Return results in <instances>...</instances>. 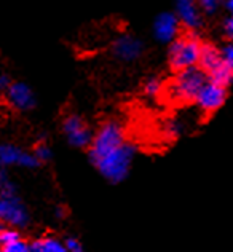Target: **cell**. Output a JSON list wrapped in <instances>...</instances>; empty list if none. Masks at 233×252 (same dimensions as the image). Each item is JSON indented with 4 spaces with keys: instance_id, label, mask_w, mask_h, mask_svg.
<instances>
[{
    "instance_id": "2e32d148",
    "label": "cell",
    "mask_w": 233,
    "mask_h": 252,
    "mask_svg": "<svg viewBox=\"0 0 233 252\" xmlns=\"http://www.w3.org/2000/svg\"><path fill=\"white\" fill-rule=\"evenodd\" d=\"M32 152H34V155H35L37 160L40 161V164L48 163V161L51 160V155H53L50 144L46 142L45 139H40L38 142H35V145H34V149H32Z\"/></svg>"
},
{
    "instance_id": "ba28073f",
    "label": "cell",
    "mask_w": 233,
    "mask_h": 252,
    "mask_svg": "<svg viewBox=\"0 0 233 252\" xmlns=\"http://www.w3.org/2000/svg\"><path fill=\"white\" fill-rule=\"evenodd\" d=\"M38 166L40 161L35 158L34 152H29L11 142L0 144V169H10V168L35 169Z\"/></svg>"
},
{
    "instance_id": "7402d4cb",
    "label": "cell",
    "mask_w": 233,
    "mask_h": 252,
    "mask_svg": "<svg viewBox=\"0 0 233 252\" xmlns=\"http://www.w3.org/2000/svg\"><path fill=\"white\" fill-rule=\"evenodd\" d=\"M222 31H224V35L227 37V40H233V16L229 15V18L225 19Z\"/></svg>"
},
{
    "instance_id": "30bf717a",
    "label": "cell",
    "mask_w": 233,
    "mask_h": 252,
    "mask_svg": "<svg viewBox=\"0 0 233 252\" xmlns=\"http://www.w3.org/2000/svg\"><path fill=\"white\" fill-rule=\"evenodd\" d=\"M182 24L179 21L176 13L172 11H163L154 19L152 24V34L158 43L171 45L176 38L181 35Z\"/></svg>"
},
{
    "instance_id": "52a82bcc",
    "label": "cell",
    "mask_w": 233,
    "mask_h": 252,
    "mask_svg": "<svg viewBox=\"0 0 233 252\" xmlns=\"http://www.w3.org/2000/svg\"><path fill=\"white\" fill-rule=\"evenodd\" d=\"M61 131L69 145L74 149H88L95 132L83 117L78 114H67L61 122Z\"/></svg>"
},
{
    "instance_id": "e0dca14e",
    "label": "cell",
    "mask_w": 233,
    "mask_h": 252,
    "mask_svg": "<svg viewBox=\"0 0 233 252\" xmlns=\"http://www.w3.org/2000/svg\"><path fill=\"white\" fill-rule=\"evenodd\" d=\"M142 93L147 97H158L163 93V83H162V80H158V78H155V77L149 78V80L145 82L144 86H142Z\"/></svg>"
},
{
    "instance_id": "5bb4252c",
    "label": "cell",
    "mask_w": 233,
    "mask_h": 252,
    "mask_svg": "<svg viewBox=\"0 0 233 252\" xmlns=\"http://www.w3.org/2000/svg\"><path fill=\"white\" fill-rule=\"evenodd\" d=\"M32 252H69L66 240L56 235H42L31 241Z\"/></svg>"
},
{
    "instance_id": "44dd1931",
    "label": "cell",
    "mask_w": 233,
    "mask_h": 252,
    "mask_svg": "<svg viewBox=\"0 0 233 252\" xmlns=\"http://www.w3.org/2000/svg\"><path fill=\"white\" fill-rule=\"evenodd\" d=\"M66 244H67V251L69 252H85L82 243H80L77 238H74V236L66 238Z\"/></svg>"
},
{
    "instance_id": "d6986e66",
    "label": "cell",
    "mask_w": 233,
    "mask_h": 252,
    "mask_svg": "<svg viewBox=\"0 0 233 252\" xmlns=\"http://www.w3.org/2000/svg\"><path fill=\"white\" fill-rule=\"evenodd\" d=\"M225 3V0H198V5L206 15H214V13Z\"/></svg>"
},
{
    "instance_id": "9a60e30c",
    "label": "cell",
    "mask_w": 233,
    "mask_h": 252,
    "mask_svg": "<svg viewBox=\"0 0 233 252\" xmlns=\"http://www.w3.org/2000/svg\"><path fill=\"white\" fill-rule=\"evenodd\" d=\"M185 131V125L179 118H169L163 125V134L168 139H177Z\"/></svg>"
},
{
    "instance_id": "d4e9b609",
    "label": "cell",
    "mask_w": 233,
    "mask_h": 252,
    "mask_svg": "<svg viewBox=\"0 0 233 252\" xmlns=\"http://www.w3.org/2000/svg\"><path fill=\"white\" fill-rule=\"evenodd\" d=\"M2 227H3V225H2V223H0V230H2Z\"/></svg>"
},
{
    "instance_id": "5b68a950",
    "label": "cell",
    "mask_w": 233,
    "mask_h": 252,
    "mask_svg": "<svg viewBox=\"0 0 233 252\" xmlns=\"http://www.w3.org/2000/svg\"><path fill=\"white\" fill-rule=\"evenodd\" d=\"M198 67L208 75L211 82L222 85L225 88H229L233 82V72L224 64L221 48H217V46L212 43L203 42Z\"/></svg>"
},
{
    "instance_id": "9c48e42d",
    "label": "cell",
    "mask_w": 233,
    "mask_h": 252,
    "mask_svg": "<svg viewBox=\"0 0 233 252\" xmlns=\"http://www.w3.org/2000/svg\"><path fill=\"white\" fill-rule=\"evenodd\" d=\"M8 105L16 112H29L37 105V97L32 88L24 82H10L3 90Z\"/></svg>"
},
{
    "instance_id": "603a6c76",
    "label": "cell",
    "mask_w": 233,
    "mask_h": 252,
    "mask_svg": "<svg viewBox=\"0 0 233 252\" xmlns=\"http://www.w3.org/2000/svg\"><path fill=\"white\" fill-rule=\"evenodd\" d=\"M10 78L8 77H5V75H0V93H3V90L6 88V86L10 85Z\"/></svg>"
},
{
    "instance_id": "6da1fadb",
    "label": "cell",
    "mask_w": 233,
    "mask_h": 252,
    "mask_svg": "<svg viewBox=\"0 0 233 252\" xmlns=\"http://www.w3.org/2000/svg\"><path fill=\"white\" fill-rule=\"evenodd\" d=\"M203 42L197 32L185 31L168 46V64L172 72H181L190 67H197L201 55Z\"/></svg>"
},
{
    "instance_id": "7a4b0ae2",
    "label": "cell",
    "mask_w": 233,
    "mask_h": 252,
    "mask_svg": "<svg viewBox=\"0 0 233 252\" xmlns=\"http://www.w3.org/2000/svg\"><path fill=\"white\" fill-rule=\"evenodd\" d=\"M134 157H136V147L131 142L126 141L122 147L110 152L109 155L101 158L93 166L98 169V172L105 181H109L112 184H120L128 177L133 161H134Z\"/></svg>"
},
{
    "instance_id": "484cf974",
    "label": "cell",
    "mask_w": 233,
    "mask_h": 252,
    "mask_svg": "<svg viewBox=\"0 0 233 252\" xmlns=\"http://www.w3.org/2000/svg\"><path fill=\"white\" fill-rule=\"evenodd\" d=\"M0 252H2V246H0Z\"/></svg>"
},
{
    "instance_id": "7c38bea8",
    "label": "cell",
    "mask_w": 233,
    "mask_h": 252,
    "mask_svg": "<svg viewBox=\"0 0 233 252\" xmlns=\"http://www.w3.org/2000/svg\"><path fill=\"white\" fill-rule=\"evenodd\" d=\"M112 53L117 59L123 63H133L142 56L144 43L141 38H137L131 34L118 35L114 43H112Z\"/></svg>"
},
{
    "instance_id": "277c9868",
    "label": "cell",
    "mask_w": 233,
    "mask_h": 252,
    "mask_svg": "<svg viewBox=\"0 0 233 252\" xmlns=\"http://www.w3.org/2000/svg\"><path fill=\"white\" fill-rule=\"evenodd\" d=\"M126 142V136L123 131V126L115 120L104 122L96 129L93 141L88 147V157L90 161L95 164L105 155H109L110 152L122 147Z\"/></svg>"
},
{
    "instance_id": "8fae6325",
    "label": "cell",
    "mask_w": 233,
    "mask_h": 252,
    "mask_svg": "<svg viewBox=\"0 0 233 252\" xmlns=\"http://www.w3.org/2000/svg\"><path fill=\"white\" fill-rule=\"evenodd\" d=\"M227 88L222 85H217L214 82L208 80L201 91L198 93V96L195 99L197 107L204 112V114H214L216 110H219L227 101Z\"/></svg>"
},
{
    "instance_id": "3957f363",
    "label": "cell",
    "mask_w": 233,
    "mask_h": 252,
    "mask_svg": "<svg viewBox=\"0 0 233 252\" xmlns=\"http://www.w3.org/2000/svg\"><path fill=\"white\" fill-rule=\"evenodd\" d=\"M208 80H209L208 75L197 65V67L176 72V77L168 85L166 93H168V97L172 102L190 104L195 102L198 93L208 83Z\"/></svg>"
},
{
    "instance_id": "ffe728a7",
    "label": "cell",
    "mask_w": 233,
    "mask_h": 252,
    "mask_svg": "<svg viewBox=\"0 0 233 252\" xmlns=\"http://www.w3.org/2000/svg\"><path fill=\"white\" fill-rule=\"evenodd\" d=\"M221 55H222V61L227 67L233 72V40H229L221 48Z\"/></svg>"
},
{
    "instance_id": "cb8c5ba5",
    "label": "cell",
    "mask_w": 233,
    "mask_h": 252,
    "mask_svg": "<svg viewBox=\"0 0 233 252\" xmlns=\"http://www.w3.org/2000/svg\"><path fill=\"white\" fill-rule=\"evenodd\" d=\"M224 6H225V10L229 11V15L233 16V0H225Z\"/></svg>"
},
{
    "instance_id": "8992f818",
    "label": "cell",
    "mask_w": 233,
    "mask_h": 252,
    "mask_svg": "<svg viewBox=\"0 0 233 252\" xmlns=\"http://www.w3.org/2000/svg\"><path fill=\"white\" fill-rule=\"evenodd\" d=\"M31 214L18 191L0 193V223L3 227L23 230L29 225Z\"/></svg>"
},
{
    "instance_id": "4fadbf2b",
    "label": "cell",
    "mask_w": 233,
    "mask_h": 252,
    "mask_svg": "<svg viewBox=\"0 0 233 252\" xmlns=\"http://www.w3.org/2000/svg\"><path fill=\"white\" fill-rule=\"evenodd\" d=\"M176 15L182 28L189 32H197L203 26V11L200 8L198 0H174Z\"/></svg>"
},
{
    "instance_id": "ac0fdd59",
    "label": "cell",
    "mask_w": 233,
    "mask_h": 252,
    "mask_svg": "<svg viewBox=\"0 0 233 252\" xmlns=\"http://www.w3.org/2000/svg\"><path fill=\"white\" fill-rule=\"evenodd\" d=\"M2 252H32L31 241L24 240V238L21 236L19 240L6 244V246H2Z\"/></svg>"
}]
</instances>
